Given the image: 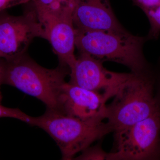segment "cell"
Here are the masks:
<instances>
[{
  "label": "cell",
  "mask_w": 160,
  "mask_h": 160,
  "mask_svg": "<svg viewBox=\"0 0 160 160\" xmlns=\"http://www.w3.org/2000/svg\"><path fill=\"white\" fill-rule=\"evenodd\" d=\"M147 41L146 37L135 36L128 31H82L76 29L75 46L80 53L89 55L103 62L122 64L134 74L152 69L143 51Z\"/></svg>",
  "instance_id": "obj_1"
},
{
  "label": "cell",
  "mask_w": 160,
  "mask_h": 160,
  "mask_svg": "<svg viewBox=\"0 0 160 160\" xmlns=\"http://www.w3.org/2000/svg\"><path fill=\"white\" fill-rule=\"evenodd\" d=\"M0 65L2 84L13 86L36 98L47 109L59 111L60 91L66 82V76L69 74L68 67L47 69L25 54L11 59H3Z\"/></svg>",
  "instance_id": "obj_2"
},
{
  "label": "cell",
  "mask_w": 160,
  "mask_h": 160,
  "mask_svg": "<svg viewBox=\"0 0 160 160\" xmlns=\"http://www.w3.org/2000/svg\"><path fill=\"white\" fill-rule=\"evenodd\" d=\"M103 118L82 120L47 109L42 115L33 117L32 126L43 129L57 144L63 160H70L95 141L112 132Z\"/></svg>",
  "instance_id": "obj_3"
},
{
  "label": "cell",
  "mask_w": 160,
  "mask_h": 160,
  "mask_svg": "<svg viewBox=\"0 0 160 160\" xmlns=\"http://www.w3.org/2000/svg\"><path fill=\"white\" fill-rule=\"evenodd\" d=\"M153 67L132 75L113 100L106 106L107 122L112 132H119L154 114L158 110L154 97Z\"/></svg>",
  "instance_id": "obj_4"
},
{
  "label": "cell",
  "mask_w": 160,
  "mask_h": 160,
  "mask_svg": "<svg viewBox=\"0 0 160 160\" xmlns=\"http://www.w3.org/2000/svg\"><path fill=\"white\" fill-rule=\"evenodd\" d=\"M115 150L107 160H160V112L114 133Z\"/></svg>",
  "instance_id": "obj_5"
},
{
  "label": "cell",
  "mask_w": 160,
  "mask_h": 160,
  "mask_svg": "<svg viewBox=\"0 0 160 160\" xmlns=\"http://www.w3.org/2000/svg\"><path fill=\"white\" fill-rule=\"evenodd\" d=\"M21 16L0 12V58L9 60L25 54L32 41L45 39V30L32 1Z\"/></svg>",
  "instance_id": "obj_6"
},
{
  "label": "cell",
  "mask_w": 160,
  "mask_h": 160,
  "mask_svg": "<svg viewBox=\"0 0 160 160\" xmlns=\"http://www.w3.org/2000/svg\"><path fill=\"white\" fill-rule=\"evenodd\" d=\"M103 62L89 55L80 53L70 69L69 83L97 92L109 100L116 95L129 79L131 73H120L107 70Z\"/></svg>",
  "instance_id": "obj_7"
},
{
  "label": "cell",
  "mask_w": 160,
  "mask_h": 160,
  "mask_svg": "<svg viewBox=\"0 0 160 160\" xmlns=\"http://www.w3.org/2000/svg\"><path fill=\"white\" fill-rule=\"evenodd\" d=\"M107 101L97 92L66 82L60 91L58 111L82 120L105 119Z\"/></svg>",
  "instance_id": "obj_8"
},
{
  "label": "cell",
  "mask_w": 160,
  "mask_h": 160,
  "mask_svg": "<svg viewBox=\"0 0 160 160\" xmlns=\"http://www.w3.org/2000/svg\"><path fill=\"white\" fill-rule=\"evenodd\" d=\"M75 27L82 31H127L116 17L110 0H76Z\"/></svg>",
  "instance_id": "obj_9"
},
{
  "label": "cell",
  "mask_w": 160,
  "mask_h": 160,
  "mask_svg": "<svg viewBox=\"0 0 160 160\" xmlns=\"http://www.w3.org/2000/svg\"><path fill=\"white\" fill-rule=\"evenodd\" d=\"M42 25L45 30V39L51 44L61 64L70 70L77 59L74 54L76 29L73 17L54 19Z\"/></svg>",
  "instance_id": "obj_10"
},
{
  "label": "cell",
  "mask_w": 160,
  "mask_h": 160,
  "mask_svg": "<svg viewBox=\"0 0 160 160\" xmlns=\"http://www.w3.org/2000/svg\"><path fill=\"white\" fill-rule=\"evenodd\" d=\"M42 24L54 19L73 17L76 0H32Z\"/></svg>",
  "instance_id": "obj_11"
},
{
  "label": "cell",
  "mask_w": 160,
  "mask_h": 160,
  "mask_svg": "<svg viewBox=\"0 0 160 160\" xmlns=\"http://www.w3.org/2000/svg\"><path fill=\"white\" fill-rule=\"evenodd\" d=\"M149 20L150 28L146 36L147 40H157L160 34V5L145 12Z\"/></svg>",
  "instance_id": "obj_12"
},
{
  "label": "cell",
  "mask_w": 160,
  "mask_h": 160,
  "mask_svg": "<svg viewBox=\"0 0 160 160\" xmlns=\"http://www.w3.org/2000/svg\"><path fill=\"white\" fill-rule=\"evenodd\" d=\"M82 154L74 158L78 160H107L109 153L103 150L101 144H98L93 146H89L82 152Z\"/></svg>",
  "instance_id": "obj_13"
},
{
  "label": "cell",
  "mask_w": 160,
  "mask_h": 160,
  "mask_svg": "<svg viewBox=\"0 0 160 160\" xmlns=\"http://www.w3.org/2000/svg\"><path fill=\"white\" fill-rule=\"evenodd\" d=\"M10 118L17 119L32 125L33 117L26 114L18 109L8 108L0 104V118Z\"/></svg>",
  "instance_id": "obj_14"
},
{
  "label": "cell",
  "mask_w": 160,
  "mask_h": 160,
  "mask_svg": "<svg viewBox=\"0 0 160 160\" xmlns=\"http://www.w3.org/2000/svg\"><path fill=\"white\" fill-rule=\"evenodd\" d=\"M154 79V97L158 110L160 112V58L156 66L153 67Z\"/></svg>",
  "instance_id": "obj_15"
},
{
  "label": "cell",
  "mask_w": 160,
  "mask_h": 160,
  "mask_svg": "<svg viewBox=\"0 0 160 160\" xmlns=\"http://www.w3.org/2000/svg\"><path fill=\"white\" fill-rule=\"evenodd\" d=\"M135 6L142 9L144 13L160 5V0H132Z\"/></svg>",
  "instance_id": "obj_16"
},
{
  "label": "cell",
  "mask_w": 160,
  "mask_h": 160,
  "mask_svg": "<svg viewBox=\"0 0 160 160\" xmlns=\"http://www.w3.org/2000/svg\"><path fill=\"white\" fill-rule=\"evenodd\" d=\"M31 1L32 0H0V12L14 6L26 4Z\"/></svg>",
  "instance_id": "obj_17"
},
{
  "label": "cell",
  "mask_w": 160,
  "mask_h": 160,
  "mask_svg": "<svg viewBox=\"0 0 160 160\" xmlns=\"http://www.w3.org/2000/svg\"><path fill=\"white\" fill-rule=\"evenodd\" d=\"M2 68H1V65H0V103L2 100V93L1 92V86L2 85Z\"/></svg>",
  "instance_id": "obj_18"
}]
</instances>
